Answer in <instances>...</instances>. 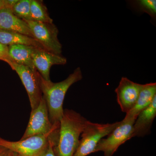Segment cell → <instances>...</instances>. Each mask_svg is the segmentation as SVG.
<instances>
[{"label":"cell","instance_id":"obj_21","mask_svg":"<svg viewBox=\"0 0 156 156\" xmlns=\"http://www.w3.org/2000/svg\"><path fill=\"white\" fill-rule=\"evenodd\" d=\"M53 136L50 140L48 149L43 156H55L53 150V146L55 144V141H56V136Z\"/></svg>","mask_w":156,"mask_h":156},{"label":"cell","instance_id":"obj_3","mask_svg":"<svg viewBox=\"0 0 156 156\" xmlns=\"http://www.w3.org/2000/svg\"><path fill=\"white\" fill-rule=\"evenodd\" d=\"M59 128L48 134L34 135L17 141H9L0 137V145L21 156H43L48 149L50 140L58 134Z\"/></svg>","mask_w":156,"mask_h":156},{"label":"cell","instance_id":"obj_24","mask_svg":"<svg viewBox=\"0 0 156 156\" xmlns=\"http://www.w3.org/2000/svg\"><path fill=\"white\" fill-rule=\"evenodd\" d=\"M1 8H0V10H1Z\"/></svg>","mask_w":156,"mask_h":156},{"label":"cell","instance_id":"obj_5","mask_svg":"<svg viewBox=\"0 0 156 156\" xmlns=\"http://www.w3.org/2000/svg\"><path fill=\"white\" fill-rule=\"evenodd\" d=\"M135 120L123 119L119 125L106 138L101 139L95 147V153L102 151L104 156H112L119 147L132 138Z\"/></svg>","mask_w":156,"mask_h":156},{"label":"cell","instance_id":"obj_1","mask_svg":"<svg viewBox=\"0 0 156 156\" xmlns=\"http://www.w3.org/2000/svg\"><path fill=\"white\" fill-rule=\"evenodd\" d=\"M87 120L72 109L64 110L53 150L55 156H73Z\"/></svg>","mask_w":156,"mask_h":156},{"label":"cell","instance_id":"obj_16","mask_svg":"<svg viewBox=\"0 0 156 156\" xmlns=\"http://www.w3.org/2000/svg\"><path fill=\"white\" fill-rule=\"evenodd\" d=\"M30 17V20L53 23V19L49 16L46 7L42 2L36 0H31Z\"/></svg>","mask_w":156,"mask_h":156},{"label":"cell","instance_id":"obj_15","mask_svg":"<svg viewBox=\"0 0 156 156\" xmlns=\"http://www.w3.org/2000/svg\"><path fill=\"white\" fill-rule=\"evenodd\" d=\"M0 43L7 46L24 45L44 49L42 45L34 38L16 32L5 30L0 29Z\"/></svg>","mask_w":156,"mask_h":156},{"label":"cell","instance_id":"obj_6","mask_svg":"<svg viewBox=\"0 0 156 156\" xmlns=\"http://www.w3.org/2000/svg\"><path fill=\"white\" fill-rule=\"evenodd\" d=\"M25 21L34 38L42 45L45 50L57 55L61 54L62 46L58 38V29L53 23H45L33 20Z\"/></svg>","mask_w":156,"mask_h":156},{"label":"cell","instance_id":"obj_18","mask_svg":"<svg viewBox=\"0 0 156 156\" xmlns=\"http://www.w3.org/2000/svg\"><path fill=\"white\" fill-rule=\"evenodd\" d=\"M31 0H18L11 9L16 16L25 20H30Z\"/></svg>","mask_w":156,"mask_h":156},{"label":"cell","instance_id":"obj_12","mask_svg":"<svg viewBox=\"0 0 156 156\" xmlns=\"http://www.w3.org/2000/svg\"><path fill=\"white\" fill-rule=\"evenodd\" d=\"M156 97V83L144 84L134 107L126 114L124 119L136 120L138 115L150 105Z\"/></svg>","mask_w":156,"mask_h":156},{"label":"cell","instance_id":"obj_20","mask_svg":"<svg viewBox=\"0 0 156 156\" xmlns=\"http://www.w3.org/2000/svg\"><path fill=\"white\" fill-rule=\"evenodd\" d=\"M0 156H21L8 148L0 145Z\"/></svg>","mask_w":156,"mask_h":156},{"label":"cell","instance_id":"obj_17","mask_svg":"<svg viewBox=\"0 0 156 156\" xmlns=\"http://www.w3.org/2000/svg\"><path fill=\"white\" fill-rule=\"evenodd\" d=\"M134 8L140 12L147 13L152 19H156V1L155 0H137L133 1Z\"/></svg>","mask_w":156,"mask_h":156},{"label":"cell","instance_id":"obj_23","mask_svg":"<svg viewBox=\"0 0 156 156\" xmlns=\"http://www.w3.org/2000/svg\"><path fill=\"white\" fill-rule=\"evenodd\" d=\"M5 8V0H0V8L1 9Z\"/></svg>","mask_w":156,"mask_h":156},{"label":"cell","instance_id":"obj_9","mask_svg":"<svg viewBox=\"0 0 156 156\" xmlns=\"http://www.w3.org/2000/svg\"><path fill=\"white\" fill-rule=\"evenodd\" d=\"M143 87V84L134 83L128 78L121 79L115 92L122 112L126 114L134 107Z\"/></svg>","mask_w":156,"mask_h":156},{"label":"cell","instance_id":"obj_22","mask_svg":"<svg viewBox=\"0 0 156 156\" xmlns=\"http://www.w3.org/2000/svg\"><path fill=\"white\" fill-rule=\"evenodd\" d=\"M5 8L12 9L13 6L18 2V0H5Z\"/></svg>","mask_w":156,"mask_h":156},{"label":"cell","instance_id":"obj_14","mask_svg":"<svg viewBox=\"0 0 156 156\" xmlns=\"http://www.w3.org/2000/svg\"><path fill=\"white\" fill-rule=\"evenodd\" d=\"M8 47L9 56L11 61L27 66L33 70H37L33 62L32 55L37 48L20 44L11 45Z\"/></svg>","mask_w":156,"mask_h":156},{"label":"cell","instance_id":"obj_11","mask_svg":"<svg viewBox=\"0 0 156 156\" xmlns=\"http://www.w3.org/2000/svg\"><path fill=\"white\" fill-rule=\"evenodd\" d=\"M0 29L12 31L34 38L25 21L16 16L11 9L0 10Z\"/></svg>","mask_w":156,"mask_h":156},{"label":"cell","instance_id":"obj_8","mask_svg":"<svg viewBox=\"0 0 156 156\" xmlns=\"http://www.w3.org/2000/svg\"><path fill=\"white\" fill-rule=\"evenodd\" d=\"M59 124L52 125L49 119L48 106L44 97L38 106L32 110L29 121L25 132L20 140L34 135L48 134L59 128Z\"/></svg>","mask_w":156,"mask_h":156},{"label":"cell","instance_id":"obj_19","mask_svg":"<svg viewBox=\"0 0 156 156\" xmlns=\"http://www.w3.org/2000/svg\"><path fill=\"white\" fill-rule=\"evenodd\" d=\"M0 60L5 62L8 63L11 61L9 56V47L0 43Z\"/></svg>","mask_w":156,"mask_h":156},{"label":"cell","instance_id":"obj_7","mask_svg":"<svg viewBox=\"0 0 156 156\" xmlns=\"http://www.w3.org/2000/svg\"><path fill=\"white\" fill-rule=\"evenodd\" d=\"M8 64L19 76L23 86L26 89L31 109L38 106L43 97L41 89V75L37 70H33L27 66L9 61Z\"/></svg>","mask_w":156,"mask_h":156},{"label":"cell","instance_id":"obj_2","mask_svg":"<svg viewBox=\"0 0 156 156\" xmlns=\"http://www.w3.org/2000/svg\"><path fill=\"white\" fill-rule=\"evenodd\" d=\"M83 79L82 71L77 68L66 79L58 83L45 80L41 76V89L52 125L59 124L63 115V104L66 94L70 87Z\"/></svg>","mask_w":156,"mask_h":156},{"label":"cell","instance_id":"obj_13","mask_svg":"<svg viewBox=\"0 0 156 156\" xmlns=\"http://www.w3.org/2000/svg\"><path fill=\"white\" fill-rule=\"evenodd\" d=\"M156 116V97L149 106L137 116L134 124L132 137H142L149 134Z\"/></svg>","mask_w":156,"mask_h":156},{"label":"cell","instance_id":"obj_4","mask_svg":"<svg viewBox=\"0 0 156 156\" xmlns=\"http://www.w3.org/2000/svg\"><path fill=\"white\" fill-rule=\"evenodd\" d=\"M120 122L99 124L87 120L80 140V144L73 156H87L95 153L100 140L108 135L119 125Z\"/></svg>","mask_w":156,"mask_h":156},{"label":"cell","instance_id":"obj_10","mask_svg":"<svg viewBox=\"0 0 156 156\" xmlns=\"http://www.w3.org/2000/svg\"><path fill=\"white\" fill-rule=\"evenodd\" d=\"M33 64L44 80L50 81V69L54 65H65L67 59L60 55L50 53L49 51L36 48L32 55Z\"/></svg>","mask_w":156,"mask_h":156}]
</instances>
